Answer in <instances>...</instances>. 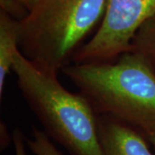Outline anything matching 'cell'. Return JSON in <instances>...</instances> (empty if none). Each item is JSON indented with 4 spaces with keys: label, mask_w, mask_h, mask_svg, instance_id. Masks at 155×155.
Segmentation results:
<instances>
[{
    "label": "cell",
    "mask_w": 155,
    "mask_h": 155,
    "mask_svg": "<svg viewBox=\"0 0 155 155\" xmlns=\"http://www.w3.org/2000/svg\"><path fill=\"white\" fill-rule=\"evenodd\" d=\"M11 71L27 104L45 133L71 155H104L97 115L84 96L67 91L58 74L35 65L18 49Z\"/></svg>",
    "instance_id": "1"
},
{
    "label": "cell",
    "mask_w": 155,
    "mask_h": 155,
    "mask_svg": "<svg viewBox=\"0 0 155 155\" xmlns=\"http://www.w3.org/2000/svg\"><path fill=\"white\" fill-rule=\"evenodd\" d=\"M62 72L97 116L135 127L155 121V68L138 53L128 51L110 61L69 64Z\"/></svg>",
    "instance_id": "2"
},
{
    "label": "cell",
    "mask_w": 155,
    "mask_h": 155,
    "mask_svg": "<svg viewBox=\"0 0 155 155\" xmlns=\"http://www.w3.org/2000/svg\"><path fill=\"white\" fill-rule=\"evenodd\" d=\"M108 0H42L20 19L19 50L35 65L58 74L104 17Z\"/></svg>",
    "instance_id": "3"
},
{
    "label": "cell",
    "mask_w": 155,
    "mask_h": 155,
    "mask_svg": "<svg viewBox=\"0 0 155 155\" xmlns=\"http://www.w3.org/2000/svg\"><path fill=\"white\" fill-rule=\"evenodd\" d=\"M155 12V0H108L99 28L72 58L73 63L116 60L131 49L133 37Z\"/></svg>",
    "instance_id": "4"
},
{
    "label": "cell",
    "mask_w": 155,
    "mask_h": 155,
    "mask_svg": "<svg viewBox=\"0 0 155 155\" xmlns=\"http://www.w3.org/2000/svg\"><path fill=\"white\" fill-rule=\"evenodd\" d=\"M101 147L104 155H155L138 128L109 116H97Z\"/></svg>",
    "instance_id": "5"
},
{
    "label": "cell",
    "mask_w": 155,
    "mask_h": 155,
    "mask_svg": "<svg viewBox=\"0 0 155 155\" xmlns=\"http://www.w3.org/2000/svg\"><path fill=\"white\" fill-rule=\"evenodd\" d=\"M20 20L1 9L0 11V97L5 91L6 77L12 68L13 57L19 49Z\"/></svg>",
    "instance_id": "6"
},
{
    "label": "cell",
    "mask_w": 155,
    "mask_h": 155,
    "mask_svg": "<svg viewBox=\"0 0 155 155\" xmlns=\"http://www.w3.org/2000/svg\"><path fill=\"white\" fill-rule=\"evenodd\" d=\"M130 51L143 56L155 68V12L136 31Z\"/></svg>",
    "instance_id": "7"
},
{
    "label": "cell",
    "mask_w": 155,
    "mask_h": 155,
    "mask_svg": "<svg viewBox=\"0 0 155 155\" xmlns=\"http://www.w3.org/2000/svg\"><path fill=\"white\" fill-rule=\"evenodd\" d=\"M27 146L35 155H63L52 143L44 131L34 127L32 137L26 139Z\"/></svg>",
    "instance_id": "8"
},
{
    "label": "cell",
    "mask_w": 155,
    "mask_h": 155,
    "mask_svg": "<svg viewBox=\"0 0 155 155\" xmlns=\"http://www.w3.org/2000/svg\"><path fill=\"white\" fill-rule=\"evenodd\" d=\"M41 2L42 0H1V9L7 11L8 13H11V10L19 7L20 9L24 10L28 14Z\"/></svg>",
    "instance_id": "9"
},
{
    "label": "cell",
    "mask_w": 155,
    "mask_h": 155,
    "mask_svg": "<svg viewBox=\"0 0 155 155\" xmlns=\"http://www.w3.org/2000/svg\"><path fill=\"white\" fill-rule=\"evenodd\" d=\"M12 143L15 148V155H27L26 152V138L22 131L17 127L12 132Z\"/></svg>",
    "instance_id": "10"
},
{
    "label": "cell",
    "mask_w": 155,
    "mask_h": 155,
    "mask_svg": "<svg viewBox=\"0 0 155 155\" xmlns=\"http://www.w3.org/2000/svg\"><path fill=\"white\" fill-rule=\"evenodd\" d=\"M143 134L146 139L147 140L150 146L153 147L155 153V121L148 122L141 125L140 127H136Z\"/></svg>",
    "instance_id": "11"
}]
</instances>
